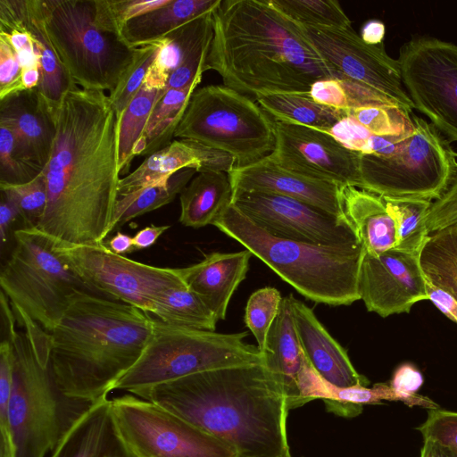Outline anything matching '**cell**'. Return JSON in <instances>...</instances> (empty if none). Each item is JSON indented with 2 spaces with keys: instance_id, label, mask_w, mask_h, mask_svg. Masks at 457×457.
<instances>
[{
  "instance_id": "41",
  "label": "cell",
  "mask_w": 457,
  "mask_h": 457,
  "mask_svg": "<svg viewBox=\"0 0 457 457\" xmlns=\"http://www.w3.org/2000/svg\"><path fill=\"white\" fill-rule=\"evenodd\" d=\"M160 45L161 41L137 48L133 63L117 87L108 94L119 120L143 86L147 71L159 52Z\"/></svg>"
},
{
  "instance_id": "59",
  "label": "cell",
  "mask_w": 457,
  "mask_h": 457,
  "mask_svg": "<svg viewBox=\"0 0 457 457\" xmlns=\"http://www.w3.org/2000/svg\"><path fill=\"white\" fill-rule=\"evenodd\" d=\"M237 457H248V456H243V455L238 454ZM289 457H291V456H289Z\"/></svg>"
},
{
  "instance_id": "16",
  "label": "cell",
  "mask_w": 457,
  "mask_h": 457,
  "mask_svg": "<svg viewBox=\"0 0 457 457\" xmlns=\"http://www.w3.org/2000/svg\"><path fill=\"white\" fill-rule=\"evenodd\" d=\"M231 204L253 223L284 239L325 245L361 243L345 217L305 202L272 193L237 192Z\"/></svg>"
},
{
  "instance_id": "8",
  "label": "cell",
  "mask_w": 457,
  "mask_h": 457,
  "mask_svg": "<svg viewBox=\"0 0 457 457\" xmlns=\"http://www.w3.org/2000/svg\"><path fill=\"white\" fill-rule=\"evenodd\" d=\"M8 339L13 347L8 415L17 457H46L92 403L62 395L25 332L15 331Z\"/></svg>"
},
{
  "instance_id": "27",
  "label": "cell",
  "mask_w": 457,
  "mask_h": 457,
  "mask_svg": "<svg viewBox=\"0 0 457 457\" xmlns=\"http://www.w3.org/2000/svg\"><path fill=\"white\" fill-rule=\"evenodd\" d=\"M220 2L170 0L165 5L126 22L120 29V37L133 48L162 41L192 21L212 13Z\"/></svg>"
},
{
  "instance_id": "53",
  "label": "cell",
  "mask_w": 457,
  "mask_h": 457,
  "mask_svg": "<svg viewBox=\"0 0 457 457\" xmlns=\"http://www.w3.org/2000/svg\"><path fill=\"white\" fill-rule=\"evenodd\" d=\"M21 218L17 204L5 194L1 192L0 204V241L3 253L9 240V233L13 222Z\"/></svg>"
},
{
  "instance_id": "32",
  "label": "cell",
  "mask_w": 457,
  "mask_h": 457,
  "mask_svg": "<svg viewBox=\"0 0 457 457\" xmlns=\"http://www.w3.org/2000/svg\"><path fill=\"white\" fill-rule=\"evenodd\" d=\"M201 81L184 88L164 90L154 106L141 136L146 140V148L142 155L149 156L173 141L175 130Z\"/></svg>"
},
{
  "instance_id": "28",
  "label": "cell",
  "mask_w": 457,
  "mask_h": 457,
  "mask_svg": "<svg viewBox=\"0 0 457 457\" xmlns=\"http://www.w3.org/2000/svg\"><path fill=\"white\" fill-rule=\"evenodd\" d=\"M231 200L228 173L198 172L180 193L179 222L194 228L212 225Z\"/></svg>"
},
{
  "instance_id": "3",
  "label": "cell",
  "mask_w": 457,
  "mask_h": 457,
  "mask_svg": "<svg viewBox=\"0 0 457 457\" xmlns=\"http://www.w3.org/2000/svg\"><path fill=\"white\" fill-rule=\"evenodd\" d=\"M248 457L291 456L285 395L262 362L192 374L133 393Z\"/></svg>"
},
{
  "instance_id": "58",
  "label": "cell",
  "mask_w": 457,
  "mask_h": 457,
  "mask_svg": "<svg viewBox=\"0 0 457 457\" xmlns=\"http://www.w3.org/2000/svg\"><path fill=\"white\" fill-rule=\"evenodd\" d=\"M21 81L24 90L37 88L40 82L39 67L22 69Z\"/></svg>"
},
{
  "instance_id": "25",
  "label": "cell",
  "mask_w": 457,
  "mask_h": 457,
  "mask_svg": "<svg viewBox=\"0 0 457 457\" xmlns=\"http://www.w3.org/2000/svg\"><path fill=\"white\" fill-rule=\"evenodd\" d=\"M51 457H136L122 440L107 396L92 403L61 438Z\"/></svg>"
},
{
  "instance_id": "57",
  "label": "cell",
  "mask_w": 457,
  "mask_h": 457,
  "mask_svg": "<svg viewBox=\"0 0 457 457\" xmlns=\"http://www.w3.org/2000/svg\"><path fill=\"white\" fill-rule=\"evenodd\" d=\"M420 457H457V453L431 441H423Z\"/></svg>"
},
{
  "instance_id": "51",
  "label": "cell",
  "mask_w": 457,
  "mask_h": 457,
  "mask_svg": "<svg viewBox=\"0 0 457 457\" xmlns=\"http://www.w3.org/2000/svg\"><path fill=\"white\" fill-rule=\"evenodd\" d=\"M11 390H0V457H17L16 446L8 415Z\"/></svg>"
},
{
  "instance_id": "42",
  "label": "cell",
  "mask_w": 457,
  "mask_h": 457,
  "mask_svg": "<svg viewBox=\"0 0 457 457\" xmlns=\"http://www.w3.org/2000/svg\"><path fill=\"white\" fill-rule=\"evenodd\" d=\"M0 190L17 204L23 228L37 227L47 204L46 183L43 171L28 183H0Z\"/></svg>"
},
{
  "instance_id": "44",
  "label": "cell",
  "mask_w": 457,
  "mask_h": 457,
  "mask_svg": "<svg viewBox=\"0 0 457 457\" xmlns=\"http://www.w3.org/2000/svg\"><path fill=\"white\" fill-rule=\"evenodd\" d=\"M423 382L422 373L413 364L405 362L395 369L389 386L395 401H401L410 407L421 406L428 410L438 408L435 402L417 394Z\"/></svg>"
},
{
  "instance_id": "2",
  "label": "cell",
  "mask_w": 457,
  "mask_h": 457,
  "mask_svg": "<svg viewBox=\"0 0 457 457\" xmlns=\"http://www.w3.org/2000/svg\"><path fill=\"white\" fill-rule=\"evenodd\" d=\"M212 18L204 71H215L228 87L255 98L309 95L316 81L345 80L269 0H221Z\"/></svg>"
},
{
  "instance_id": "46",
  "label": "cell",
  "mask_w": 457,
  "mask_h": 457,
  "mask_svg": "<svg viewBox=\"0 0 457 457\" xmlns=\"http://www.w3.org/2000/svg\"><path fill=\"white\" fill-rule=\"evenodd\" d=\"M425 225L429 235L448 227H457V170L444 193L432 201Z\"/></svg>"
},
{
  "instance_id": "39",
  "label": "cell",
  "mask_w": 457,
  "mask_h": 457,
  "mask_svg": "<svg viewBox=\"0 0 457 457\" xmlns=\"http://www.w3.org/2000/svg\"><path fill=\"white\" fill-rule=\"evenodd\" d=\"M42 171L19 144L12 130L0 124V183H28Z\"/></svg>"
},
{
  "instance_id": "49",
  "label": "cell",
  "mask_w": 457,
  "mask_h": 457,
  "mask_svg": "<svg viewBox=\"0 0 457 457\" xmlns=\"http://www.w3.org/2000/svg\"><path fill=\"white\" fill-rule=\"evenodd\" d=\"M327 133L345 147L360 154H364L368 141L373 136L349 115L340 120Z\"/></svg>"
},
{
  "instance_id": "35",
  "label": "cell",
  "mask_w": 457,
  "mask_h": 457,
  "mask_svg": "<svg viewBox=\"0 0 457 457\" xmlns=\"http://www.w3.org/2000/svg\"><path fill=\"white\" fill-rule=\"evenodd\" d=\"M162 321L214 331L218 320L186 283L172 287L159 296L154 313Z\"/></svg>"
},
{
  "instance_id": "18",
  "label": "cell",
  "mask_w": 457,
  "mask_h": 457,
  "mask_svg": "<svg viewBox=\"0 0 457 457\" xmlns=\"http://www.w3.org/2000/svg\"><path fill=\"white\" fill-rule=\"evenodd\" d=\"M358 288L368 312L386 318L409 312L428 300L420 254L393 248L381 253L364 252Z\"/></svg>"
},
{
  "instance_id": "52",
  "label": "cell",
  "mask_w": 457,
  "mask_h": 457,
  "mask_svg": "<svg viewBox=\"0 0 457 457\" xmlns=\"http://www.w3.org/2000/svg\"><path fill=\"white\" fill-rule=\"evenodd\" d=\"M426 285L428 300H430L443 314L457 324V300L448 292L427 280Z\"/></svg>"
},
{
  "instance_id": "24",
  "label": "cell",
  "mask_w": 457,
  "mask_h": 457,
  "mask_svg": "<svg viewBox=\"0 0 457 457\" xmlns=\"http://www.w3.org/2000/svg\"><path fill=\"white\" fill-rule=\"evenodd\" d=\"M252 253H211L193 265L182 268L184 282L213 313L225 320L228 305L239 284L245 278Z\"/></svg>"
},
{
  "instance_id": "9",
  "label": "cell",
  "mask_w": 457,
  "mask_h": 457,
  "mask_svg": "<svg viewBox=\"0 0 457 457\" xmlns=\"http://www.w3.org/2000/svg\"><path fill=\"white\" fill-rule=\"evenodd\" d=\"M13 236L14 247L0 272L2 291L14 313L27 315L50 333L78 293L94 292L44 232L21 228Z\"/></svg>"
},
{
  "instance_id": "34",
  "label": "cell",
  "mask_w": 457,
  "mask_h": 457,
  "mask_svg": "<svg viewBox=\"0 0 457 457\" xmlns=\"http://www.w3.org/2000/svg\"><path fill=\"white\" fill-rule=\"evenodd\" d=\"M210 15L192 21L161 41L159 52L145 75L144 87L164 90L170 75L187 56Z\"/></svg>"
},
{
  "instance_id": "10",
  "label": "cell",
  "mask_w": 457,
  "mask_h": 457,
  "mask_svg": "<svg viewBox=\"0 0 457 457\" xmlns=\"http://www.w3.org/2000/svg\"><path fill=\"white\" fill-rule=\"evenodd\" d=\"M174 137L227 152L235 157L236 167H243L273 151L274 120L249 96L210 85L193 93Z\"/></svg>"
},
{
  "instance_id": "1",
  "label": "cell",
  "mask_w": 457,
  "mask_h": 457,
  "mask_svg": "<svg viewBox=\"0 0 457 457\" xmlns=\"http://www.w3.org/2000/svg\"><path fill=\"white\" fill-rule=\"evenodd\" d=\"M43 170L47 204L37 228L54 241L98 245L112 231L119 198V129L109 95L74 87L55 113Z\"/></svg>"
},
{
  "instance_id": "38",
  "label": "cell",
  "mask_w": 457,
  "mask_h": 457,
  "mask_svg": "<svg viewBox=\"0 0 457 457\" xmlns=\"http://www.w3.org/2000/svg\"><path fill=\"white\" fill-rule=\"evenodd\" d=\"M294 23L305 26L346 29L352 21L336 0H269Z\"/></svg>"
},
{
  "instance_id": "19",
  "label": "cell",
  "mask_w": 457,
  "mask_h": 457,
  "mask_svg": "<svg viewBox=\"0 0 457 457\" xmlns=\"http://www.w3.org/2000/svg\"><path fill=\"white\" fill-rule=\"evenodd\" d=\"M262 363L281 388L288 410L331 397V388L304 356L295 331L290 295L282 298L278 313L268 332Z\"/></svg>"
},
{
  "instance_id": "29",
  "label": "cell",
  "mask_w": 457,
  "mask_h": 457,
  "mask_svg": "<svg viewBox=\"0 0 457 457\" xmlns=\"http://www.w3.org/2000/svg\"><path fill=\"white\" fill-rule=\"evenodd\" d=\"M200 161L192 140L175 139L163 149L149 155L131 173L120 179L119 196L137 189L167 184L176 172L193 168L198 171Z\"/></svg>"
},
{
  "instance_id": "45",
  "label": "cell",
  "mask_w": 457,
  "mask_h": 457,
  "mask_svg": "<svg viewBox=\"0 0 457 457\" xmlns=\"http://www.w3.org/2000/svg\"><path fill=\"white\" fill-rule=\"evenodd\" d=\"M423 441H431L457 453V411L430 409L425 421L416 428Z\"/></svg>"
},
{
  "instance_id": "15",
  "label": "cell",
  "mask_w": 457,
  "mask_h": 457,
  "mask_svg": "<svg viewBox=\"0 0 457 457\" xmlns=\"http://www.w3.org/2000/svg\"><path fill=\"white\" fill-rule=\"evenodd\" d=\"M296 25L320 55L345 80L388 98L412 112L414 107L404 88L399 62L386 53L384 44H366L352 27L332 29Z\"/></svg>"
},
{
  "instance_id": "26",
  "label": "cell",
  "mask_w": 457,
  "mask_h": 457,
  "mask_svg": "<svg viewBox=\"0 0 457 457\" xmlns=\"http://www.w3.org/2000/svg\"><path fill=\"white\" fill-rule=\"evenodd\" d=\"M341 202L366 252L378 254L396 247V225L383 196L345 186L341 187Z\"/></svg>"
},
{
  "instance_id": "40",
  "label": "cell",
  "mask_w": 457,
  "mask_h": 457,
  "mask_svg": "<svg viewBox=\"0 0 457 457\" xmlns=\"http://www.w3.org/2000/svg\"><path fill=\"white\" fill-rule=\"evenodd\" d=\"M282 298L278 289L266 287L253 292L247 301L244 320L254 336L261 353L270 328L278 313Z\"/></svg>"
},
{
  "instance_id": "36",
  "label": "cell",
  "mask_w": 457,
  "mask_h": 457,
  "mask_svg": "<svg viewBox=\"0 0 457 457\" xmlns=\"http://www.w3.org/2000/svg\"><path fill=\"white\" fill-rule=\"evenodd\" d=\"M383 197L396 225L395 248L420 254L429 236L425 217L432 201L411 197Z\"/></svg>"
},
{
  "instance_id": "7",
  "label": "cell",
  "mask_w": 457,
  "mask_h": 457,
  "mask_svg": "<svg viewBox=\"0 0 457 457\" xmlns=\"http://www.w3.org/2000/svg\"><path fill=\"white\" fill-rule=\"evenodd\" d=\"M247 332L218 333L153 319L151 338L137 361L113 389L134 393L192 374L262 362Z\"/></svg>"
},
{
  "instance_id": "33",
  "label": "cell",
  "mask_w": 457,
  "mask_h": 457,
  "mask_svg": "<svg viewBox=\"0 0 457 457\" xmlns=\"http://www.w3.org/2000/svg\"><path fill=\"white\" fill-rule=\"evenodd\" d=\"M196 172L193 168L183 169L172 175L167 184L143 187L119 196L115 204L112 230L172 202Z\"/></svg>"
},
{
  "instance_id": "48",
  "label": "cell",
  "mask_w": 457,
  "mask_h": 457,
  "mask_svg": "<svg viewBox=\"0 0 457 457\" xmlns=\"http://www.w3.org/2000/svg\"><path fill=\"white\" fill-rule=\"evenodd\" d=\"M170 0H104L106 9L120 33L121 27L130 20L168 4Z\"/></svg>"
},
{
  "instance_id": "54",
  "label": "cell",
  "mask_w": 457,
  "mask_h": 457,
  "mask_svg": "<svg viewBox=\"0 0 457 457\" xmlns=\"http://www.w3.org/2000/svg\"><path fill=\"white\" fill-rule=\"evenodd\" d=\"M170 228V225H151L140 229L133 237L135 250L145 249L152 246L160 236Z\"/></svg>"
},
{
  "instance_id": "14",
  "label": "cell",
  "mask_w": 457,
  "mask_h": 457,
  "mask_svg": "<svg viewBox=\"0 0 457 457\" xmlns=\"http://www.w3.org/2000/svg\"><path fill=\"white\" fill-rule=\"evenodd\" d=\"M404 88L414 109L449 142H457V45L415 37L400 49Z\"/></svg>"
},
{
  "instance_id": "23",
  "label": "cell",
  "mask_w": 457,
  "mask_h": 457,
  "mask_svg": "<svg viewBox=\"0 0 457 457\" xmlns=\"http://www.w3.org/2000/svg\"><path fill=\"white\" fill-rule=\"evenodd\" d=\"M55 114L37 88L21 90L0 99V124L14 133L19 144L43 170L55 137Z\"/></svg>"
},
{
  "instance_id": "37",
  "label": "cell",
  "mask_w": 457,
  "mask_h": 457,
  "mask_svg": "<svg viewBox=\"0 0 457 457\" xmlns=\"http://www.w3.org/2000/svg\"><path fill=\"white\" fill-rule=\"evenodd\" d=\"M163 92L142 86L123 112L119 129L120 174L129 170L134 158L133 147L143 135L151 112Z\"/></svg>"
},
{
  "instance_id": "11",
  "label": "cell",
  "mask_w": 457,
  "mask_h": 457,
  "mask_svg": "<svg viewBox=\"0 0 457 457\" xmlns=\"http://www.w3.org/2000/svg\"><path fill=\"white\" fill-rule=\"evenodd\" d=\"M414 131L387 156L360 154L359 188L387 197L430 201L446 189L457 170V154L437 129L413 114Z\"/></svg>"
},
{
  "instance_id": "31",
  "label": "cell",
  "mask_w": 457,
  "mask_h": 457,
  "mask_svg": "<svg viewBox=\"0 0 457 457\" xmlns=\"http://www.w3.org/2000/svg\"><path fill=\"white\" fill-rule=\"evenodd\" d=\"M420 262L426 280L457 300V227L430 234L420 251Z\"/></svg>"
},
{
  "instance_id": "50",
  "label": "cell",
  "mask_w": 457,
  "mask_h": 457,
  "mask_svg": "<svg viewBox=\"0 0 457 457\" xmlns=\"http://www.w3.org/2000/svg\"><path fill=\"white\" fill-rule=\"evenodd\" d=\"M309 96L313 101L325 106L346 112L350 109V100L340 79H328L314 82Z\"/></svg>"
},
{
  "instance_id": "21",
  "label": "cell",
  "mask_w": 457,
  "mask_h": 457,
  "mask_svg": "<svg viewBox=\"0 0 457 457\" xmlns=\"http://www.w3.org/2000/svg\"><path fill=\"white\" fill-rule=\"evenodd\" d=\"M295 331L302 351L320 378L333 389L367 386L346 351L330 336L313 311L290 295Z\"/></svg>"
},
{
  "instance_id": "5",
  "label": "cell",
  "mask_w": 457,
  "mask_h": 457,
  "mask_svg": "<svg viewBox=\"0 0 457 457\" xmlns=\"http://www.w3.org/2000/svg\"><path fill=\"white\" fill-rule=\"evenodd\" d=\"M213 226L259 258L302 295L332 306L361 300L362 243L325 245L274 237L230 204Z\"/></svg>"
},
{
  "instance_id": "4",
  "label": "cell",
  "mask_w": 457,
  "mask_h": 457,
  "mask_svg": "<svg viewBox=\"0 0 457 457\" xmlns=\"http://www.w3.org/2000/svg\"><path fill=\"white\" fill-rule=\"evenodd\" d=\"M152 333L147 312L92 292L78 293L49 333V366L59 390L88 403L107 396L140 358Z\"/></svg>"
},
{
  "instance_id": "12",
  "label": "cell",
  "mask_w": 457,
  "mask_h": 457,
  "mask_svg": "<svg viewBox=\"0 0 457 457\" xmlns=\"http://www.w3.org/2000/svg\"><path fill=\"white\" fill-rule=\"evenodd\" d=\"M119 433L136 457H237V451L168 410L124 395L111 400Z\"/></svg>"
},
{
  "instance_id": "17",
  "label": "cell",
  "mask_w": 457,
  "mask_h": 457,
  "mask_svg": "<svg viewBox=\"0 0 457 457\" xmlns=\"http://www.w3.org/2000/svg\"><path fill=\"white\" fill-rule=\"evenodd\" d=\"M274 129L275 146L268 156L277 165L310 179L359 187L360 153L314 128L274 121Z\"/></svg>"
},
{
  "instance_id": "30",
  "label": "cell",
  "mask_w": 457,
  "mask_h": 457,
  "mask_svg": "<svg viewBox=\"0 0 457 457\" xmlns=\"http://www.w3.org/2000/svg\"><path fill=\"white\" fill-rule=\"evenodd\" d=\"M254 99L274 121L307 126L324 132L348 115L346 111L316 103L309 95L270 94Z\"/></svg>"
},
{
  "instance_id": "6",
  "label": "cell",
  "mask_w": 457,
  "mask_h": 457,
  "mask_svg": "<svg viewBox=\"0 0 457 457\" xmlns=\"http://www.w3.org/2000/svg\"><path fill=\"white\" fill-rule=\"evenodd\" d=\"M54 53L79 87L112 93L134 62L137 48L96 21L95 0H36Z\"/></svg>"
},
{
  "instance_id": "47",
  "label": "cell",
  "mask_w": 457,
  "mask_h": 457,
  "mask_svg": "<svg viewBox=\"0 0 457 457\" xmlns=\"http://www.w3.org/2000/svg\"><path fill=\"white\" fill-rule=\"evenodd\" d=\"M21 67L15 51L0 37V99L24 90L21 81Z\"/></svg>"
},
{
  "instance_id": "20",
  "label": "cell",
  "mask_w": 457,
  "mask_h": 457,
  "mask_svg": "<svg viewBox=\"0 0 457 457\" xmlns=\"http://www.w3.org/2000/svg\"><path fill=\"white\" fill-rule=\"evenodd\" d=\"M232 194L263 192L292 197L333 215L345 216L340 186L310 179L290 172L266 157L243 167H234L228 173Z\"/></svg>"
},
{
  "instance_id": "43",
  "label": "cell",
  "mask_w": 457,
  "mask_h": 457,
  "mask_svg": "<svg viewBox=\"0 0 457 457\" xmlns=\"http://www.w3.org/2000/svg\"><path fill=\"white\" fill-rule=\"evenodd\" d=\"M382 400L395 401L389 384L378 383L368 386L333 389L332 397L323 401L328 411L344 417H354L362 411L364 404L381 403Z\"/></svg>"
},
{
  "instance_id": "56",
  "label": "cell",
  "mask_w": 457,
  "mask_h": 457,
  "mask_svg": "<svg viewBox=\"0 0 457 457\" xmlns=\"http://www.w3.org/2000/svg\"><path fill=\"white\" fill-rule=\"evenodd\" d=\"M108 245L112 252L120 255L131 253L135 250L133 237L121 232H117L108 242Z\"/></svg>"
},
{
  "instance_id": "22",
  "label": "cell",
  "mask_w": 457,
  "mask_h": 457,
  "mask_svg": "<svg viewBox=\"0 0 457 457\" xmlns=\"http://www.w3.org/2000/svg\"><path fill=\"white\" fill-rule=\"evenodd\" d=\"M27 30L38 55L40 82L37 90L53 113L64 95L76 87L44 31L36 0H0V29Z\"/></svg>"
},
{
  "instance_id": "13",
  "label": "cell",
  "mask_w": 457,
  "mask_h": 457,
  "mask_svg": "<svg viewBox=\"0 0 457 457\" xmlns=\"http://www.w3.org/2000/svg\"><path fill=\"white\" fill-rule=\"evenodd\" d=\"M54 240V239H53ZM54 248L96 295L154 313L159 296L183 284L182 268H162L117 254L104 243L69 245L54 240Z\"/></svg>"
},
{
  "instance_id": "55",
  "label": "cell",
  "mask_w": 457,
  "mask_h": 457,
  "mask_svg": "<svg viewBox=\"0 0 457 457\" xmlns=\"http://www.w3.org/2000/svg\"><path fill=\"white\" fill-rule=\"evenodd\" d=\"M385 34L384 22L378 20H369L361 27L360 37L366 44L378 46L383 44Z\"/></svg>"
}]
</instances>
